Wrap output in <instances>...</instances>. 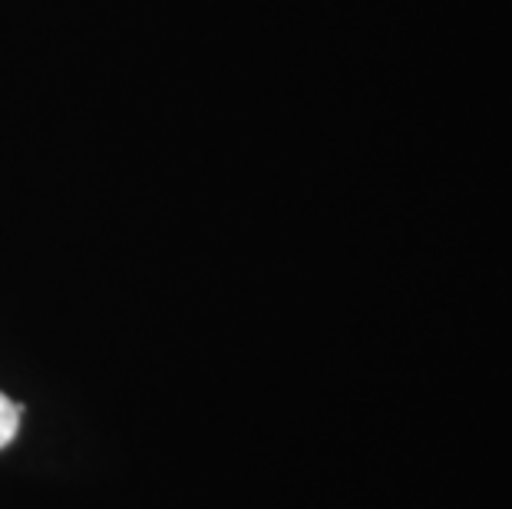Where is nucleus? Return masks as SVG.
<instances>
[{
	"label": "nucleus",
	"mask_w": 512,
	"mask_h": 509,
	"mask_svg": "<svg viewBox=\"0 0 512 509\" xmlns=\"http://www.w3.org/2000/svg\"><path fill=\"white\" fill-rule=\"evenodd\" d=\"M17 430H20V407L0 391V450L14 443Z\"/></svg>",
	"instance_id": "nucleus-1"
}]
</instances>
